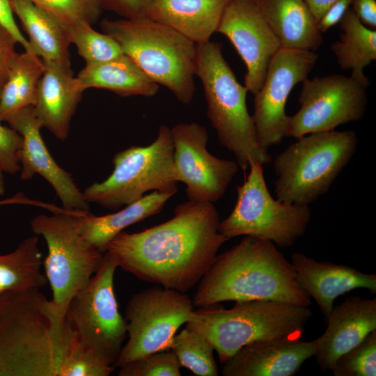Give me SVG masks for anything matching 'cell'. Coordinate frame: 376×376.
I'll use <instances>...</instances> for the list:
<instances>
[{"label":"cell","mask_w":376,"mask_h":376,"mask_svg":"<svg viewBox=\"0 0 376 376\" xmlns=\"http://www.w3.org/2000/svg\"><path fill=\"white\" fill-rule=\"evenodd\" d=\"M212 203L187 201L169 220L141 232H120L106 251L139 279L185 293L199 283L227 240Z\"/></svg>","instance_id":"cell-1"},{"label":"cell","mask_w":376,"mask_h":376,"mask_svg":"<svg viewBox=\"0 0 376 376\" xmlns=\"http://www.w3.org/2000/svg\"><path fill=\"white\" fill-rule=\"evenodd\" d=\"M77 343L66 316L39 289L0 295V376H63Z\"/></svg>","instance_id":"cell-2"},{"label":"cell","mask_w":376,"mask_h":376,"mask_svg":"<svg viewBox=\"0 0 376 376\" xmlns=\"http://www.w3.org/2000/svg\"><path fill=\"white\" fill-rule=\"evenodd\" d=\"M194 306L265 299L308 307L311 297L285 257L269 241L246 236L217 256L198 283Z\"/></svg>","instance_id":"cell-3"},{"label":"cell","mask_w":376,"mask_h":376,"mask_svg":"<svg viewBox=\"0 0 376 376\" xmlns=\"http://www.w3.org/2000/svg\"><path fill=\"white\" fill-rule=\"evenodd\" d=\"M311 316L306 306L243 300L228 309L216 304L192 310L186 325L210 342L224 364L249 343L276 338H301Z\"/></svg>","instance_id":"cell-4"},{"label":"cell","mask_w":376,"mask_h":376,"mask_svg":"<svg viewBox=\"0 0 376 376\" xmlns=\"http://www.w3.org/2000/svg\"><path fill=\"white\" fill-rule=\"evenodd\" d=\"M101 26L152 80L167 88L181 103L191 102L195 93V42L148 17L104 19Z\"/></svg>","instance_id":"cell-5"},{"label":"cell","mask_w":376,"mask_h":376,"mask_svg":"<svg viewBox=\"0 0 376 376\" xmlns=\"http://www.w3.org/2000/svg\"><path fill=\"white\" fill-rule=\"evenodd\" d=\"M196 75L203 84L210 122L220 143L235 157L239 168L245 173L251 162H269L268 150L259 143L247 109L248 90L237 81L220 43L197 45Z\"/></svg>","instance_id":"cell-6"},{"label":"cell","mask_w":376,"mask_h":376,"mask_svg":"<svg viewBox=\"0 0 376 376\" xmlns=\"http://www.w3.org/2000/svg\"><path fill=\"white\" fill-rule=\"evenodd\" d=\"M274 160L276 198L309 205L326 194L356 152L354 130L311 133L297 139Z\"/></svg>","instance_id":"cell-7"},{"label":"cell","mask_w":376,"mask_h":376,"mask_svg":"<svg viewBox=\"0 0 376 376\" xmlns=\"http://www.w3.org/2000/svg\"><path fill=\"white\" fill-rule=\"evenodd\" d=\"M88 213L64 210L31 221L33 233L46 242L45 275L52 292L51 301L63 316L71 299L88 283L104 258V253L81 233L80 217Z\"/></svg>","instance_id":"cell-8"},{"label":"cell","mask_w":376,"mask_h":376,"mask_svg":"<svg viewBox=\"0 0 376 376\" xmlns=\"http://www.w3.org/2000/svg\"><path fill=\"white\" fill-rule=\"evenodd\" d=\"M113 169L104 180L87 187V202L117 210L150 191L178 189L171 127L162 125L155 140L147 146H134L115 154Z\"/></svg>","instance_id":"cell-9"},{"label":"cell","mask_w":376,"mask_h":376,"mask_svg":"<svg viewBox=\"0 0 376 376\" xmlns=\"http://www.w3.org/2000/svg\"><path fill=\"white\" fill-rule=\"evenodd\" d=\"M263 165L251 162L242 185L237 187V201L231 213L219 224L227 240L245 235L290 247L304 235L311 218L308 205L282 202L271 195Z\"/></svg>","instance_id":"cell-10"},{"label":"cell","mask_w":376,"mask_h":376,"mask_svg":"<svg viewBox=\"0 0 376 376\" xmlns=\"http://www.w3.org/2000/svg\"><path fill=\"white\" fill-rule=\"evenodd\" d=\"M117 267L105 252L100 267L71 299L65 313L80 345L113 367L127 336V322L119 312L114 292Z\"/></svg>","instance_id":"cell-11"},{"label":"cell","mask_w":376,"mask_h":376,"mask_svg":"<svg viewBox=\"0 0 376 376\" xmlns=\"http://www.w3.org/2000/svg\"><path fill=\"white\" fill-rule=\"evenodd\" d=\"M193 307L187 295L162 286L132 295L125 308L128 340L114 367L170 350L174 336L187 322Z\"/></svg>","instance_id":"cell-12"},{"label":"cell","mask_w":376,"mask_h":376,"mask_svg":"<svg viewBox=\"0 0 376 376\" xmlns=\"http://www.w3.org/2000/svg\"><path fill=\"white\" fill-rule=\"evenodd\" d=\"M299 102V109L289 116L286 136L298 139L360 120L368 103L366 88L339 74L306 78Z\"/></svg>","instance_id":"cell-13"},{"label":"cell","mask_w":376,"mask_h":376,"mask_svg":"<svg viewBox=\"0 0 376 376\" xmlns=\"http://www.w3.org/2000/svg\"><path fill=\"white\" fill-rule=\"evenodd\" d=\"M318 58L314 51L281 48L271 61L264 82L254 95L252 116L258 140L265 149L286 137L287 100L295 85L308 78Z\"/></svg>","instance_id":"cell-14"},{"label":"cell","mask_w":376,"mask_h":376,"mask_svg":"<svg viewBox=\"0 0 376 376\" xmlns=\"http://www.w3.org/2000/svg\"><path fill=\"white\" fill-rule=\"evenodd\" d=\"M171 131L178 181L186 185L189 201H219L238 171L237 162L210 153L207 131L197 123H178Z\"/></svg>","instance_id":"cell-15"},{"label":"cell","mask_w":376,"mask_h":376,"mask_svg":"<svg viewBox=\"0 0 376 376\" xmlns=\"http://www.w3.org/2000/svg\"><path fill=\"white\" fill-rule=\"evenodd\" d=\"M217 32L228 38L244 61L246 68L244 86L255 95L281 46L253 0H233L226 8Z\"/></svg>","instance_id":"cell-16"},{"label":"cell","mask_w":376,"mask_h":376,"mask_svg":"<svg viewBox=\"0 0 376 376\" xmlns=\"http://www.w3.org/2000/svg\"><path fill=\"white\" fill-rule=\"evenodd\" d=\"M7 123L22 137L19 152L20 179L28 180L38 174L44 178L58 196L63 208L79 212H88V203L71 175L54 159L40 134L42 126L36 116L33 107H28Z\"/></svg>","instance_id":"cell-17"},{"label":"cell","mask_w":376,"mask_h":376,"mask_svg":"<svg viewBox=\"0 0 376 376\" xmlns=\"http://www.w3.org/2000/svg\"><path fill=\"white\" fill-rule=\"evenodd\" d=\"M315 340L276 338L256 341L239 350L223 364L224 376H292L315 354Z\"/></svg>","instance_id":"cell-18"},{"label":"cell","mask_w":376,"mask_h":376,"mask_svg":"<svg viewBox=\"0 0 376 376\" xmlns=\"http://www.w3.org/2000/svg\"><path fill=\"white\" fill-rule=\"evenodd\" d=\"M324 334L315 339L316 361L322 370L376 329V299L350 297L334 306Z\"/></svg>","instance_id":"cell-19"},{"label":"cell","mask_w":376,"mask_h":376,"mask_svg":"<svg viewBox=\"0 0 376 376\" xmlns=\"http://www.w3.org/2000/svg\"><path fill=\"white\" fill-rule=\"evenodd\" d=\"M291 264L299 283L318 305L327 318L340 295L357 288L376 292V274H366L352 267L318 261L301 253L292 255Z\"/></svg>","instance_id":"cell-20"},{"label":"cell","mask_w":376,"mask_h":376,"mask_svg":"<svg viewBox=\"0 0 376 376\" xmlns=\"http://www.w3.org/2000/svg\"><path fill=\"white\" fill-rule=\"evenodd\" d=\"M84 90L72 72L45 63L33 109L42 127L64 141Z\"/></svg>","instance_id":"cell-21"},{"label":"cell","mask_w":376,"mask_h":376,"mask_svg":"<svg viewBox=\"0 0 376 376\" xmlns=\"http://www.w3.org/2000/svg\"><path fill=\"white\" fill-rule=\"evenodd\" d=\"M233 0H150L147 17L178 31L196 45L210 41Z\"/></svg>","instance_id":"cell-22"},{"label":"cell","mask_w":376,"mask_h":376,"mask_svg":"<svg viewBox=\"0 0 376 376\" xmlns=\"http://www.w3.org/2000/svg\"><path fill=\"white\" fill-rule=\"evenodd\" d=\"M281 48L315 52L323 41L305 0H253Z\"/></svg>","instance_id":"cell-23"},{"label":"cell","mask_w":376,"mask_h":376,"mask_svg":"<svg viewBox=\"0 0 376 376\" xmlns=\"http://www.w3.org/2000/svg\"><path fill=\"white\" fill-rule=\"evenodd\" d=\"M14 15L26 33L32 53L44 63L71 70L66 28L52 15L29 0H10Z\"/></svg>","instance_id":"cell-24"},{"label":"cell","mask_w":376,"mask_h":376,"mask_svg":"<svg viewBox=\"0 0 376 376\" xmlns=\"http://www.w3.org/2000/svg\"><path fill=\"white\" fill-rule=\"evenodd\" d=\"M178 189L153 191L126 205L121 210L106 215L89 213L80 217L83 237L100 251L105 253L108 243L127 227L159 213Z\"/></svg>","instance_id":"cell-25"},{"label":"cell","mask_w":376,"mask_h":376,"mask_svg":"<svg viewBox=\"0 0 376 376\" xmlns=\"http://www.w3.org/2000/svg\"><path fill=\"white\" fill-rule=\"evenodd\" d=\"M77 78L85 91L102 88L120 96H154L159 85L125 54L111 60L86 64Z\"/></svg>","instance_id":"cell-26"},{"label":"cell","mask_w":376,"mask_h":376,"mask_svg":"<svg viewBox=\"0 0 376 376\" xmlns=\"http://www.w3.org/2000/svg\"><path fill=\"white\" fill-rule=\"evenodd\" d=\"M339 39L331 45V50L343 70H351L350 77L365 88L370 84L364 68L376 60V30L365 26L351 7L338 23Z\"/></svg>","instance_id":"cell-27"},{"label":"cell","mask_w":376,"mask_h":376,"mask_svg":"<svg viewBox=\"0 0 376 376\" xmlns=\"http://www.w3.org/2000/svg\"><path fill=\"white\" fill-rule=\"evenodd\" d=\"M45 63L35 54L18 53L0 95V121L7 122L21 110L36 102Z\"/></svg>","instance_id":"cell-28"},{"label":"cell","mask_w":376,"mask_h":376,"mask_svg":"<svg viewBox=\"0 0 376 376\" xmlns=\"http://www.w3.org/2000/svg\"><path fill=\"white\" fill-rule=\"evenodd\" d=\"M42 263L37 236L23 240L13 251L0 255V295L45 286L47 280L41 272Z\"/></svg>","instance_id":"cell-29"},{"label":"cell","mask_w":376,"mask_h":376,"mask_svg":"<svg viewBox=\"0 0 376 376\" xmlns=\"http://www.w3.org/2000/svg\"><path fill=\"white\" fill-rule=\"evenodd\" d=\"M170 350L176 356L180 366L198 376H217L214 348L210 342L187 325L172 340Z\"/></svg>","instance_id":"cell-30"},{"label":"cell","mask_w":376,"mask_h":376,"mask_svg":"<svg viewBox=\"0 0 376 376\" xmlns=\"http://www.w3.org/2000/svg\"><path fill=\"white\" fill-rule=\"evenodd\" d=\"M66 30L70 42L76 46L86 64L107 61L123 54L113 38L95 31L92 24H77Z\"/></svg>","instance_id":"cell-31"},{"label":"cell","mask_w":376,"mask_h":376,"mask_svg":"<svg viewBox=\"0 0 376 376\" xmlns=\"http://www.w3.org/2000/svg\"><path fill=\"white\" fill-rule=\"evenodd\" d=\"M46 11L66 29L73 25L93 24L103 9L100 0H29Z\"/></svg>","instance_id":"cell-32"},{"label":"cell","mask_w":376,"mask_h":376,"mask_svg":"<svg viewBox=\"0 0 376 376\" xmlns=\"http://www.w3.org/2000/svg\"><path fill=\"white\" fill-rule=\"evenodd\" d=\"M331 370L334 376H375L376 329L340 357Z\"/></svg>","instance_id":"cell-33"},{"label":"cell","mask_w":376,"mask_h":376,"mask_svg":"<svg viewBox=\"0 0 376 376\" xmlns=\"http://www.w3.org/2000/svg\"><path fill=\"white\" fill-rule=\"evenodd\" d=\"M180 365L171 350L159 351L134 360L120 368L119 376H180Z\"/></svg>","instance_id":"cell-34"},{"label":"cell","mask_w":376,"mask_h":376,"mask_svg":"<svg viewBox=\"0 0 376 376\" xmlns=\"http://www.w3.org/2000/svg\"><path fill=\"white\" fill-rule=\"evenodd\" d=\"M0 121V169L9 174L20 171L19 152L22 146V136L11 127Z\"/></svg>","instance_id":"cell-35"},{"label":"cell","mask_w":376,"mask_h":376,"mask_svg":"<svg viewBox=\"0 0 376 376\" xmlns=\"http://www.w3.org/2000/svg\"><path fill=\"white\" fill-rule=\"evenodd\" d=\"M17 44L12 34L0 24V95L18 54Z\"/></svg>","instance_id":"cell-36"},{"label":"cell","mask_w":376,"mask_h":376,"mask_svg":"<svg viewBox=\"0 0 376 376\" xmlns=\"http://www.w3.org/2000/svg\"><path fill=\"white\" fill-rule=\"evenodd\" d=\"M107 8L127 19L147 17L150 0H100Z\"/></svg>","instance_id":"cell-37"},{"label":"cell","mask_w":376,"mask_h":376,"mask_svg":"<svg viewBox=\"0 0 376 376\" xmlns=\"http://www.w3.org/2000/svg\"><path fill=\"white\" fill-rule=\"evenodd\" d=\"M0 24L12 34L24 51L31 52L28 40L24 36L15 20L10 0H0Z\"/></svg>","instance_id":"cell-38"},{"label":"cell","mask_w":376,"mask_h":376,"mask_svg":"<svg viewBox=\"0 0 376 376\" xmlns=\"http://www.w3.org/2000/svg\"><path fill=\"white\" fill-rule=\"evenodd\" d=\"M351 3L352 0H336L332 3L317 22L319 31L325 33L338 24L351 7Z\"/></svg>","instance_id":"cell-39"},{"label":"cell","mask_w":376,"mask_h":376,"mask_svg":"<svg viewBox=\"0 0 376 376\" xmlns=\"http://www.w3.org/2000/svg\"><path fill=\"white\" fill-rule=\"evenodd\" d=\"M352 9L359 20L370 29L376 28V0H352Z\"/></svg>","instance_id":"cell-40"},{"label":"cell","mask_w":376,"mask_h":376,"mask_svg":"<svg viewBox=\"0 0 376 376\" xmlns=\"http://www.w3.org/2000/svg\"><path fill=\"white\" fill-rule=\"evenodd\" d=\"M336 1V0H305L317 22L328 8Z\"/></svg>","instance_id":"cell-41"},{"label":"cell","mask_w":376,"mask_h":376,"mask_svg":"<svg viewBox=\"0 0 376 376\" xmlns=\"http://www.w3.org/2000/svg\"><path fill=\"white\" fill-rule=\"evenodd\" d=\"M10 204H31L39 205L42 207H45L46 206V203H42L39 201H31L30 199L25 197L22 193H18L17 194L10 198L0 201V205Z\"/></svg>","instance_id":"cell-42"},{"label":"cell","mask_w":376,"mask_h":376,"mask_svg":"<svg viewBox=\"0 0 376 376\" xmlns=\"http://www.w3.org/2000/svg\"><path fill=\"white\" fill-rule=\"evenodd\" d=\"M5 192V182L3 179V171L0 169V196H3Z\"/></svg>","instance_id":"cell-43"}]
</instances>
